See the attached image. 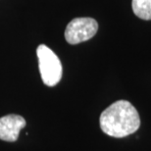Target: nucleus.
<instances>
[{
  "mask_svg": "<svg viewBox=\"0 0 151 151\" xmlns=\"http://www.w3.org/2000/svg\"><path fill=\"white\" fill-rule=\"evenodd\" d=\"M100 128L109 137L122 138L134 134L140 127L139 114L127 100L114 102L100 115Z\"/></svg>",
  "mask_w": 151,
  "mask_h": 151,
  "instance_id": "obj_1",
  "label": "nucleus"
},
{
  "mask_svg": "<svg viewBox=\"0 0 151 151\" xmlns=\"http://www.w3.org/2000/svg\"><path fill=\"white\" fill-rule=\"evenodd\" d=\"M38 67L41 80L47 86H54L62 78V63L58 56L45 44L38 45L37 48Z\"/></svg>",
  "mask_w": 151,
  "mask_h": 151,
  "instance_id": "obj_2",
  "label": "nucleus"
},
{
  "mask_svg": "<svg viewBox=\"0 0 151 151\" xmlns=\"http://www.w3.org/2000/svg\"><path fill=\"white\" fill-rule=\"evenodd\" d=\"M97 29L98 24L92 18H76L67 25L65 29V38L68 43L78 44L93 37L97 32Z\"/></svg>",
  "mask_w": 151,
  "mask_h": 151,
  "instance_id": "obj_3",
  "label": "nucleus"
},
{
  "mask_svg": "<svg viewBox=\"0 0 151 151\" xmlns=\"http://www.w3.org/2000/svg\"><path fill=\"white\" fill-rule=\"evenodd\" d=\"M26 127V120L22 116L9 114L0 118V139L14 142L19 137L20 131Z\"/></svg>",
  "mask_w": 151,
  "mask_h": 151,
  "instance_id": "obj_4",
  "label": "nucleus"
},
{
  "mask_svg": "<svg viewBox=\"0 0 151 151\" xmlns=\"http://www.w3.org/2000/svg\"><path fill=\"white\" fill-rule=\"evenodd\" d=\"M132 11L142 20H151V0H132Z\"/></svg>",
  "mask_w": 151,
  "mask_h": 151,
  "instance_id": "obj_5",
  "label": "nucleus"
}]
</instances>
